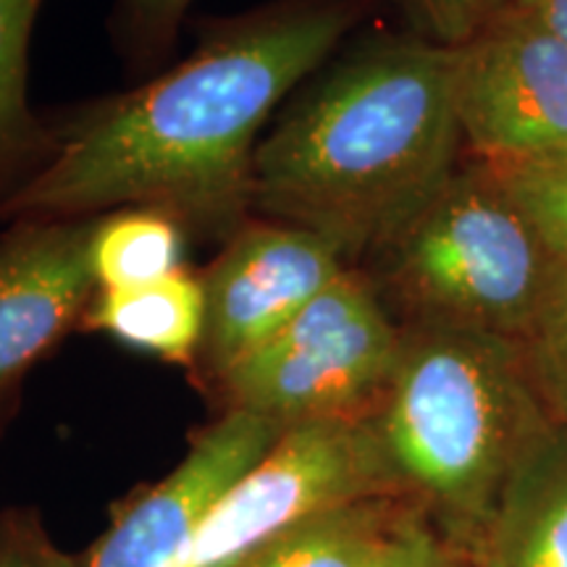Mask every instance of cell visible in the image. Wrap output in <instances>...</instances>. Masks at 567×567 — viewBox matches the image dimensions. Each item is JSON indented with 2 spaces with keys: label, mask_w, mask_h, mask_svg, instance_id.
Segmentation results:
<instances>
[{
  "label": "cell",
  "mask_w": 567,
  "mask_h": 567,
  "mask_svg": "<svg viewBox=\"0 0 567 567\" xmlns=\"http://www.w3.org/2000/svg\"><path fill=\"white\" fill-rule=\"evenodd\" d=\"M481 163V161H478ZM557 266L567 268V158L484 163Z\"/></svg>",
  "instance_id": "2e32d148"
},
{
  "label": "cell",
  "mask_w": 567,
  "mask_h": 567,
  "mask_svg": "<svg viewBox=\"0 0 567 567\" xmlns=\"http://www.w3.org/2000/svg\"><path fill=\"white\" fill-rule=\"evenodd\" d=\"M352 268L318 234L279 221L245 224L200 274L205 339L200 358L221 375L247 358Z\"/></svg>",
  "instance_id": "ba28073f"
},
{
  "label": "cell",
  "mask_w": 567,
  "mask_h": 567,
  "mask_svg": "<svg viewBox=\"0 0 567 567\" xmlns=\"http://www.w3.org/2000/svg\"><path fill=\"white\" fill-rule=\"evenodd\" d=\"M189 3L193 0H122L134 30L153 42H166L174 38Z\"/></svg>",
  "instance_id": "44dd1931"
},
{
  "label": "cell",
  "mask_w": 567,
  "mask_h": 567,
  "mask_svg": "<svg viewBox=\"0 0 567 567\" xmlns=\"http://www.w3.org/2000/svg\"><path fill=\"white\" fill-rule=\"evenodd\" d=\"M467 557L476 567H567L565 425L520 460Z\"/></svg>",
  "instance_id": "8fae6325"
},
{
  "label": "cell",
  "mask_w": 567,
  "mask_h": 567,
  "mask_svg": "<svg viewBox=\"0 0 567 567\" xmlns=\"http://www.w3.org/2000/svg\"><path fill=\"white\" fill-rule=\"evenodd\" d=\"M354 21L342 0H276L224 21L142 87L71 122L0 218H92L151 208L229 239L250 213L252 158L284 97Z\"/></svg>",
  "instance_id": "6da1fadb"
},
{
  "label": "cell",
  "mask_w": 567,
  "mask_h": 567,
  "mask_svg": "<svg viewBox=\"0 0 567 567\" xmlns=\"http://www.w3.org/2000/svg\"><path fill=\"white\" fill-rule=\"evenodd\" d=\"M0 567H74L55 551L32 520L19 515L0 517Z\"/></svg>",
  "instance_id": "ffe728a7"
},
{
  "label": "cell",
  "mask_w": 567,
  "mask_h": 567,
  "mask_svg": "<svg viewBox=\"0 0 567 567\" xmlns=\"http://www.w3.org/2000/svg\"><path fill=\"white\" fill-rule=\"evenodd\" d=\"M373 423L400 492L465 555L515 467L555 425L515 339L439 323H402Z\"/></svg>",
  "instance_id": "3957f363"
},
{
  "label": "cell",
  "mask_w": 567,
  "mask_h": 567,
  "mask_svg": "<svg viewBox=\"0 0 567 567\" xmlns=\"http://www.w3.org/2000/svg\"><path fill=\"white\" fill-rule=\"evenodd\" d=\"M421 513L408 496H373L295 523L245 567H386L408 523Z\"/></svg>",
  "instance_id": "4fadbf2b"
},
{
  "label": "cell",
  "mask_w": 567,
  "mask_h": 567,
  "mask_svg": "<svg viewBox=\"0 0 567 567\" xmlns=\"http://www.w3.org/2000/svg\"><path fill=\"white\" fill-rule=\"evenodd\" d=\"M90 268L97 289L163 279L184 268V226L151 208H124L95 218Z\"/></svg>",
  "instance_id": "9a60e30c"
},
{
  "label": "cell",
  "mask_w": 567,
  "mask_h": 567,
  "mask_svg": "<svg viewBox=\"0 0 567 567\" xmlns=\"http://www.w3.org/2000/svg\"><path fill=\"white\" fill-rule=\"evenodd\" d=\"M402 326L363 268H347L287 329L218 375L226 408L284 431L379 413L400 360Z\"/></svg>",
  "instance_id": "5b68a950"
},
{
  "label": "cell",
  "mask_w": 567,
  "mask_h": 567,
  "mask_svg": "<svg viewBox=\"0 0 567 567\" xmlns=\"http://www.w3.org/2000/svg\"><path fill=\"white\" fill-rule=\"evenodd\" d=\"M82 326L166 363L189 365L205 339L203 279L179 268L137 287L97 289Z\"/></svg>",
  "instance_id": "7c38bea8"
},
{
  "label": "cell",
  "mask_w": 567,
  "mask_h": 567,
  "mask_svg": "<svg viewBox=\"0 0 567 567\" xmlns=\"http://www.w3.org/2000/svg\"><path fill=\"white\" fill-rule=\"evenodd\" d=\"M517 344L549 421L567 429V268L557 276L534 326Z\"/></svg>",
  "instance_id": "e0dca14e"
},
{
  "label": "cell",
  "mask_w": 567,
  "mask_h": 567,
  "mask_svg": "<svg viewBox=\"0 0 567 567\" xmlns=\"http://www.w3.org/2000/svg\"><path fill=\"white\" fill-rule=\"evenodd\" d=\"M386 567H476L473 559L450 544L446 538H439L436 528L431 526L429 517L421 509L408 528L402 530L400 542L389 557Z\"/></svg>",
  "instance_id": "d6986e66"
},
{
  "label": "cell",
  "mask_w": 567,
  "mask_h": 567,
  "mask_svg": "<svg viewBox=\"0 0 567 567\" xmlns=\"http://www.w3.org/2000/svg\"><path fill=\"white\" fill-rule=\"evenodd\" d=\"M373 496H405L373 417L292 425L166 567H245L305 517Z\"/></svg>",
  "instance_id": "8992f818"
},
{
  "label": "cell",
  "mask_w": 567,
  "mask_h": 567,
  "mask_svg": "<svg viewBox=\"0 0 567 567\" xmlns=\"http://www.w3.org/2000/svg\"><path fill=\"white\" fill-rule=\"evenodd\" d=\"M42 0H0V200L51 153L27 101L30 40Z\"/></svg>",
  "instance_id": "5bb4252c"
},
{
  "label": "cell",
  "mask_w": 567,
  "mask_h": 567,
  "mask_svg": "<svg viewBox=\"0 0 567 567\" xmlns=\"http://www.w3.org/2000/svg\"><path fill=\"white\" fill-rule=\"evenodd\" d=\"M455 109L473 161L567 158V45L496 17L455 48Z\"/></svg>",
  "instance_id": "52a82bcc"
},
{
  "label": "cell",
  "mask_w": 567,
  "mask_h": 567,
  "mask_svg": "<svg viewBox=\"0 0 567 567\" xmlns=\"http://www.w3.org/2000/svg\"><path fill=\"white\" fill-rule=\"evenodd\" d=\"M431 40L460 48L499 17L507 0H410Z\"/></svg>",
  "instance_id": "ac0fdd59"
},
{
  "label": "cell",
  "mask_w": 567,
  "mask_h": 567,
  "mask_svg": "<svg viewBox=\"0 0 567 567\" xmlns=\"http://www.w3.org/2000/svg\"><path fill=\"white\" fill-rule=\"evenodd\" d=\"M281 434L268 417L226 408L166 478L118 509L84 567H166Z\"/></svg>",
  "instance_id": "9c48e42d"
},
{
  "label": "cell",
  "mask_w": 567,
  "mask_h": 567,
  "mask_svg": "<svg viewBox=\"0 0 567 567\" xmlns=\"http://www.w3.org/2000/svg\"><path fill=\"white\" fill-rule=\"evenodd\" d=\"M0 237V413L97 292L92 218H19Z\"/></svg>",
  "instance_id": "30bf717a"
},
{
  "label": "cell",
  "mask_w": 567,
  "mask_h": 567,
  "mask_svg": "<svg viewBox=\"0 0 567 567\" xmlns=\"http://www.w3.org/2000/svg\"><path fill=\"white\" fill-rule=\"evenodd\" d=\"M499 17L523 21L567 45V0H507Z\"/></svg>",
  "instance_id": "7402d4cb"
},
{
  "label": "cell",
  "mask_w": 567,
  "mask_h": 567,
  "mask_svg": "<svg viewBox=\"0 0 567 567\" xmlns=\"http://www.w3.org/2000/svg\"><path fill=\"white\" fill-rule=\"evenodd\" d=\"M455 48L375 38L310 84L252 158L250 210L318 234L358 268L457 172Z\"/></svg>",
  "instance_id": "7a4b0ae2"
},
{
  "label": "cell",
  "mask_w": 567,
  "mask_h": 567,
  "mask_svg": "<svg viewBox=\"0 0 567 567\" xmlns=\"http://www.w3.org/2000/svg\"><path fill=\"white\" fill-rule=\"evenodd\" d=\"M368 264L373 289L405 323L457 326L515 342L563 274L499 182L473 158Z\"/></svg>",
  "instance_id": "277c9868"
}]
</instances>
